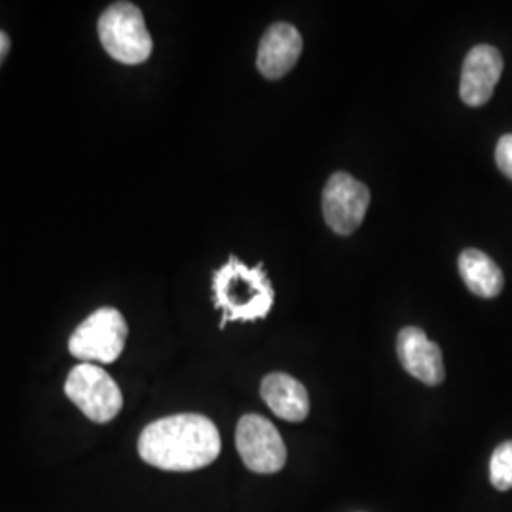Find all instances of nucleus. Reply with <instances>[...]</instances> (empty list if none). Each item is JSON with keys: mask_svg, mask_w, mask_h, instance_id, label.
<instances>
[{"mask_svg": "<svg viewBox=\"0 0 512 512\" xmlns=\"http://www.w3.org/2000/svg\"><path fill=\"white\" fill-rule=\"evenodd\" d=\"M459 274L467 289L480 298H495L505 287L501 268L486 253L465 249L459 256Z\"/></svg>", "mask_w": 512, "mask_h": 512, "instance_id": "f8f14e48", "label": "nucleus"}, {"mask_svg": "<svg viewBox=\"0 0 512 512\" xmlns=\"http://www.w3.org/2000/svg\"><path fill=\"white\" fill-rule=\"evenodd\" d=\"M97 31L105 52L124 65H141L152 54L145 16L131 2L110 4L99 18Z\"/></svg>", "mask_w": 512, "mask_h": 512, "instance_id": "7ed1b4c3", "label": "nucleus"}, {"mask_svg": "<svg viewBox=\"0 0 512 512\" xmlns=\"http://www.w3.org/2000/svg\"><path fill=\"white\" fill-rule=\"evenodd\" d=\"M300 54L302 37L298 29L289 23H275L260 40L256 67L262 76L277 80L293 69Z\"/></svg>", "mask_w": 512, "mask_h": 512, "instance_id": "9d476101", "label": "nucleus"}, {"mask_svg": "<svg viewBox=\"0 0 512 512\" xmlns=\"http://www.w3.org/2000/svg\"><path fill=\"white\" fill-rule=\"evenodd\" d=\"M219 454V429L200 414H177L152 421L139 437V456L164 471H198L211 465Z\"/></svg>", "mask_w": 512, "mask_h": 512, "instance_id": "f257e3e1", "label": "nucleus"}, {"mask_svg": "<svg viewBox=\"0 0 512 512\" xmlns=\"http://www.w3.org/2000/svg\"><path fill=\"white\" fill-rule=\"evenodd\" d=\"M236 446L245 467L272 475L283 469L287 461V448L274 423L258 414L243 416L236 429Z\"/></svg>", "mask_w": 512, "mask_h": 512, "instance_id": "423d86ee", "label": "nucleus"}, {"mask_svg": "<svg viewBox=\"0 0 512 512\" xmlns=\"http://www.w3.org/2000/svg\"><path fill=\"white\" fill-rule=\"evenodd\" d=\"M490 480L499 492H507L512 488V440L503 442L495 448L490 461Z\"/></svg>", "mask_w": 512, "mask_h": 512, "instance_id": "ddd939ff", "label": "nucleus"}, {"mask_svg": "<svg viewBox=\"0 0 512 512\" xmlns=\"http://www.w3.org/2000/svg\"><path fill=\"white\" fill-rule=\"evenodd\" d=\"M260 395L281 420L302 421L310 414V397L306 387L289 374H268L260 385Z\"/></svg>", "mask_w": 512, "mask_h": 512, "instance_id": "9b49d317", "label": "nucleus"}, {"mask_svg": "<svg viewBox=\"0 0 512 512\" xmlns=\"http://www.w3.org/2000/svg\"><path fill=\"white\" fill-rule=\"evenodd\" d=\"M274 287L264 266H245L230 256L213 275V302L222 311L220 329L234 321L264 319L274 306Z\"/></svg>", "mask_w": 512, "mask_h": 512, "instance_id": "f03ea898", "label": "nucleus"}, {"mask_svg": "<svg viewBox=\"0 0 512 512\" xmlns=\"http://www.w3.org/2000/svg\"><path fill=\"white\" fill-rule=\"evenodd\" d=\"M495 162L499 171L512 181V133H507L499 139L495 148Z\"/></svg>", "mask_w": 512, "mask_h": 512, "instance_id": "4468645a", "label": "nucleus"}, {"mask_svg": "<svg viewBox=\"0 0 512 512\" xmlns=\"http://www.w3.org/2000/svg\"><path fill=\"white\" fill-rule=\"evenodd\" d=\"M65 393L82 414L95 423H109L124 406L118 384L101 366L93 363L74 366L65 382Z\"/></svg>", "mask_w": 512, "mask_h": 512, "instance_id": "39448f33", "label": "nucleus"}, {"mask_svg": "<svg viewBox=\"0 0 512 512\" xmlns=\"http://www.w3.org/2000/svg\"><path fill=\"white\" fill-rule=\"evenodd\" d=\"M8 52H10V37L4 31H0V65L6 59Z\"/></svg>", "mask_w": 512, "mask_h": 512, "instance_id": "2eb2a0df", "label": "nucleus"}, {"mask_svg": "<svg viewBox=\"0 0 512 512\" xmlns=\"http://www.w3.org/2000/svg\"><path fill=\"white\" fill-rule=\"evenodd\" d=\"M128 323L114 308H101L78 325L69 340V351L84 363H114L126 346Z\"/></svg>", "mask_w": 512, "mask_h": 512, "instance_id": "20e7f679", "label": "nucleus"}, {"mask_svg": "<svg viewBox=\"0 0 512 512\" xmlns=\"http://www.w3.org/2000/svg\"><path fill=\"white\" fill-rule=\"evenodd\" d=\"M503 74V57L499 50L490 44L475 46L463 63L461 71V84L459 95L465 105L469 107H482L486 105L495 86Z\"/></svg>", "mask_w": 512, "mask_h": 512, "instance_id": "6e6552de", "label": "nucleus"}, {"mask_svg": "<svg viewBox=\"0 0 512 512\" xmlns=\"http://www.w3.org/2000/svg\"><path fill=\"white\" fill-rule=\"evenodd\" d=\"M397 355L404 370L423 384L439 385L444 382L446 372L442 351L418 327H406L401 330L397 340Z\"/></svg>", "mask_w": 512, "mask_h": 512, "instance_id": "1a4fd4ad", "label": "nucleus"}, {"mask_svg": "<svg viewBox=\"0 0 512 512\" xmlns=\"http://www.w3.org/2000/svg\"><path fill=\"white\" fill-rule=\"evenodd\" d=\"M370 190L348 173H334L323 192V215L330 228L340 234H353L365 219Z\"/></svg>", "mask_w": 512, "mask_h": 512, "instance_id": "0eeeda50", "label": "nucleus"}]
</instances>
